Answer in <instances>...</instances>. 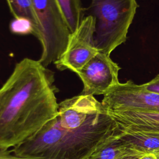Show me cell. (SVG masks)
<instances>
[{
    "instance_id": "6da1fadb",
    "label": "cell",
    "mask_w": 159,
    "mask_h": 159,
    "mask_svg": "<svg viewBox=\"0 0 159 159\" xmlns=\"http://www.w3.org/2000/svg\"><path fill=\"white\" fill-rule=\"evenodd\" d=\"M52 73L39 60L16 63L0 88V150L24 142L58 114Z\"/></svg>"
},
{
    "instance_id": "ba28073f",
    "label": "cell",
    "mask_w": 159,
    "mask_h": 159,
    "mask_svg": "<svg viewBox=\"0 0 159 159\" xmlns=\"http://www.w3.org/2000/svg\"><path fill=\"white\" fill-rule=\"evenodd\" d=\"M143 155L120 138L116 125L114 132L85 159H139Z\"/></svg>"
},
{
    "instance_id": "5bb4252c",
    "label": "cell",
    "mask_w": 159,
    "mask_h": 159,
    "mask_svg": "<svg viewBox=\"0 0 159 159\" xmlns=\"http://www.w3.org/2000/svg\"><path fill=\"white\" fill-rule=\"evenodd\" d=\"M142 84L148 91L159 94V74L150 81Z\"/></svg>"
},
{
    "instance_id": "9a60e30c",
    "label": "cell",
    "mask_w": 159,
    "mask_h": 159,
    "mask_svg": "<svg viewBox=\"0 0 159 159\" xmlns=\"http://www.w3.org/2000/svg\"><path fill=\"white\" fill-rule=\"evenodd\" d=\"M11 153V150H0V159H29L17 157Z\"/></svg>"
},
{
    "instance_id": "8992f818",
    "label": "cell",
    "mask_w": 159,
    "mask_h": 159,
    "mask_svg": "<svg viewBox=\"0 0 159 159\" xmlns=\"http://www.w3.org/2000/svg\"><path fill=\"white\" fill-rule=\"evenodd\" d=\"M95 29V18L91 15L85 16L79 27L70 34L65 50L54 63L58 70L76 73L99 52L94 44Z\"/></svg>"
},
{
    "instance_id": "7a4b0ae2",
    "label": "cell",
    "mask_w": 159,
    "mask_h": 159,
    "mask_svg": "<svg viewBox=\"0 0 159 159\" xmlns=\"http://www.w3.org/2000/svg\"><path fill=\"white\" fill-rule=\"evenodd\" d=\"M56 116L32 137L14 147L12 153L29 159H85L116 125L103 106L79 127H62Z\"/></svg>"
},
{
    "instance_id": "5b68a950",
    "label": "cell",
    "mask_w": 159,
    "mask_h": 159,
    "mask_svg": "<svg viewBox=\"0 0 159 159\" xmlns=\"http://www.w3.org/2000/svg\"><path fill=\"white\" fill-rule=\"evenodd\" d=\"M101 104L107 111L159 112V94L129 80L111 88Z\"/></svg>"
},
{
    "instance_id": "2e32d148",
    "label": "cell",
    "mask_w": 159,
    "mask_h": 159,
    "mask_svg": "<svg viewBox=\"0 0 159 159\" xmlns=\"http://www.w3.org/2000/svg\"><path fill=\"white\" fill-rule=\"evenodd\" d=\"M139 159H157V158L155 154L148 153V154H145L142 155Z\"/></svg>"
},
{
    "instance_id": "e0dca14e",
    "label": "cell",
    "mask_w": 159,
    "mask_h": 159,
    "mask_svg": "<svg viewBox=\"0 0 159 159\" xmlns=\"http://www.w3.org/2000/svg\"><path fill=\"white\" fill-rule=\"evenodd\" d=\"M155 155L157 158V159H159V152L157 153H156V154H155Z\"/></svg>"
},
{
    "instance_id": "7c38bea8",
    "label": "cell",
    "mask_w": 159,
    "mask_h": 159,
    "mask_svg": "<svg viewBox=\"0 0 159 159\" xmlns=\"http://www.w3.org/2000/svg\"><path fill=\"white\" fill-rule=\"evenodd\" d=\"M14 18H25L34 26L35 36L38 37V20L35 14L32 0H6Z\"/></svg>"
},
{
    "instance_id": "4fadbf2b",
    "label": "cell",
    "mask_w": 159,
    "mask_h": 159,
    "mask_svg": "<svg viewBox=\"0 0 159 159\" xmlns=\"http://www.w3.org/2000/svg\"><path fill=\"white\" fill-rule=\"evenodd\" d=\"M10 30L14 34H32L35 35L34 25L29 20L25 18H14L10 24Z\"/></svg>"
},
{
    "instance_id": "52a82bcc",
    "label": "cell",
    "mask_w": 159,
    "mask_h": 159,
    "mask_svg": "<svg viewBox=\"0 0 159 159\" xmlns=\"http://www.w3.org/2000/svg\"><path fill=\"white\" fill-rule=\"evenodd\" d=\"M120 68L110 56L99 52L82 68L76 72L83 84L81 94L101 95L106 94L119 83Z\"/></svg>"
},
{
    "instance_id": "9c48e42d",
    "label": "cell",
    "mask_w": 159,
    "mask_h": 159,
    "mask_svg": "<svg viewBox=\"0 0 159 159\" xmlns=\"http://www.w3.org/2000/svg\"><path fill=\"white\" fill-rule=\"evenodd\" d=\"M107 112L117 124L122 126L132 129L159 132V112L107 111Z\"/></svg>"
},
{
    "instance_id": "8fae6325",
    "label": "cell",
    "mask_w": 159,
    "mask_h": 159,
    "mask_svg": "<svg viewBox=\"0 0 159 159\" xmlns=\"http://www.w3.org/2000/svg\"><path fill=\"white\" fill-rule=\"evenodd\" d=\"M71 33L80 25L84 18L86 9L81 0H57Z\"/></svg>"
},
{
    "instance_id": "277c9868",
    "label": "cell",
    "mask_w": 159,
    "mask_h": 159,
    "mask_svg": "<svg viewBox=\"0 0 159 159\" xmlns=\"http://www.w3.org/2000/svg\"><path fill=\"white\" fill-rule=\"evenodd\" d=\"M32 4L42 48L39 61L47 67L63 54L71 32L57 0H32Z\"/></svg>"
},
{
    "instance_id": "3957f363",
    "label": "cell",
    "mask_w": 159,
    "mask_h": 159,
    "mask_svg": "<svg viewBox=\"0 0 159 159\" xmlns=\"http://www.w3.org/2000/svg\"><path fill=\"white\" fill-rule=\"evenodd\" d=\"M137 7L136 0H91L86 11L96 19L94 44L99 52L110 56L126 41Z\"/></svg>"
},
{
    "instance_id": "30bf717a",
    "label": "cell",
    "mask_w": 159,
    "mask_h": 159,
    "mask_svg": "<svg viewBox=\"0 0 159 159\" xmlns=\"http://www.w3.org/2000/svg\"><path fill=\"white\" fill-rule=\"evenodd\" d=\"M116 127L120 138L141 153L156 154L159 152V132L132 129L117 123Z\"/></svg>"
}]
</instances>
